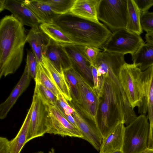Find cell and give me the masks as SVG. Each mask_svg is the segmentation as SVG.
<instances>
[{"instance_id": "obj_18", "label": "cell", "mask_w": 153, "mask_h": 153, "mask_svg": "<svg viewBox=\"0 0 153 153\" xmlns=\"http://www.w3.org/2000/svg\"><path fill=\"white\" fill-rule=\"evenodd\" d=\"M100 0H75L69 13L78 17L97 22Z\"/></svg>"}, {"instance_id": "obj_35", "label": "cell", "mask_w": 153, "mask_h": 153, "mask_svg": "<svg viewBox=\"0 0 153 153\" xmlns=\"http://www.w3.org/2000/svg\"><path fill=\"white\" fill-rule=\"evenodd\" d=\"M141 14L148 12L149 8L153 6V0H133Z\"/></svg>"}, {"instance_id": "obj_4", "label": "cell", "mask_w": 153, "mask_h": 153, "mask_svg": "<svg viewBox=\"0 0 153 153\" xmlns=\"http://www.w3.org/2000/svg\"><path fill=\"white\" fill-rule=\"evenodd\" d=\"M145 114L137 116L125 127L123 153H140L148 148L150 124Z\"/></svg>"}, {"instance_id": "obj_33", "label": "cell", "mask_w": 153, "mask_h": 153, "mask_svg": "<svg viewBox=\"0 0 153 153\" xmlns=\"http://www.w3.org/2000/svg\"><path fill=\"white\" fill-rule=\"evenodd\" d=\"M140 21L143 30L146 33L153 31V12L141 14Z\"/></svg>"}, {"instance_id": "obj_22", "label": "cell", "mask_w": 153, "mask_h": 153, "mask_svg": "<svg viewBox=\"0 0 153 153\" xmlns=\"http://www.w3.org/2000/svg\"><path fill=\"white\" fill-rule=\"evenodd\" d=\"M33 109L32 103L19 131L15 137L9 141L10 153H20L25 144L27 142Z\"/></svg>"}, {"instance_id": "obj_32", "label": "cell", "mask_w": 153, "mask_h": 153, "mask_svg": "<svg viewBox=\"0 0 153 153\" xmlns=\"http://www.w3.org/2000/svg\"><path fill=\"white\" fill-rule=\"evenodd\" d=\"M56 106L66 116L72 115L75 111L74 107L68 104V101L61 94H60L57 97Z\"/></svg>"}, {"instance_id": "obj_6", "label": "cell", "mask_w": 153, "mask_h": 153, "mask_svg": "<svg viewBox=\"0 0 153 153\" xmlns=\"http://www.w3.org/2000/svg\"><path fill=\"white\" fill-rule=\"evenodd\" d=\"M74 70L78 82L81 104L75 105L71 102L70 103L84 117L94 123L98 128V112L101 100L93 87L81 73L74 68Z\"/></svg>"}, {"instance_id": "obj_13", "label": "cell", "mask_w": 153, "mask_h": 153, "mask_svg": "<svg viewBox=\"0 0 153 153\" xmlns=\"http://www.w3.org/2000/svg\"><path fill=\"white\" fill-rule=\"evenodd\" d=\"M70 59L72 66L82 74L86 79L93 82L91 63L84 51V46L72 44L63 46Z\"/></svg>"}, {"instance_id": "obj_20", "label": "cell", "mask_w": 153, "mask_h": 153, "mask_svg": "<svg viewBox=\"0 0 153 153\" xmlns=\"http://www.w3.org/2000/svg\"><path fill=\"white\" fill-rule=\"evenodd\" d=\"M123 122L118 124L103 138L99 153H110L122 150L125 126Z\"/></svg>"}, {"instance_id": "obj_36", "label": "cell", "mask_w": 153, "mask_h": 153, "mask_svg": "<svg viewBox=\"0 0 153 153\" xmlns=\"http://www.w3.org/2000/svg\"><path fill=\"white\" fill-rule=\"evenodd\" d=\"M0 153H10L9 140L6 137H0Z\"/></svg>"}, {"instance_id": "obj_10", "label": "cell", "mask_w": 153, "mask_h": 153, "mask_svg": "<svg viewBox=\"0 0 153 153\" xmlns=\"http://www.w3.org/2000/svg\"><path fill=\"white\" fill-rule=\"evenodd\" d=\"M105 78L104 100L101 106V118L98 121V128L103 138L106 137L118 124H115L110 117L111 104H113V90L111 82L107 76Z\"/></svg>"}, {"instance_id": "obj_23", "label": "cell", "mask_w": 153, "mask_h": 153, "mask_svg": "<svg viewBox=\"0 0 153 153\" xmlns=\"http://www.w3.org/2000/svg\"><path fill=\"white\" fill-rule=\"evenodd\" d=\"M131 58L133 63L144 71L153 65V44L144 43L131 55Z\"/></svg>"}, {"instance_id": "obj_38", "label": "cell", "mask_w": 153, "mask_h": 153, "mask_svg": "<svg viewBox=\"0 0 153 153\" xmlns=\"http://www.w3.org/2000/svg\"><path fill=\"white\" fill-rule=\"evenodd\" d=\"M145 39L147 43L153 44V31L146 33Z\"/></svg>"}, {"instance_id": "obj_2", "label": "cell", "mask_w": 153, "mask_h": 153, "mask_svg": "<svg viewBox=\"0 0 153 153\" xmlns=\"http://www.w3.org/2000/svg\"><path fill=\"white\" fill-rule=\"evenodd\" d=\"M76 45L102 48L112 34L104 24L82 18L68 12L54 21Z\"/></svg>"}, {"instance_id": "obj_8", "label": "cell", "mask_w": 153, "mask_h": 153, "mask_svg": "<svg viewBox=\"0 0 153 153\" xmlns=\"http://www.w3.org/2000/svg\"><path fill=\"white\" fill-rule=\"evenodd\" d=\"M49 118L46 133L58 135L62 137L69 136L82 139L79 130L68 120L64 113L57 106H48Z\"/></svg>"}, {"instance_id": "obj_26", "label": "cell", "mask_w": 153, "mask_h": 153, "mask_svg": "<svg viewBox=\"0 0 153 153\" xmlns=\"http://www.w3.org/2000/svg\"><path fill=\"white\" fill-rule=\"evenodd\" d=\"M64 72L72 99L71 102L74 104L80 105L81 102L78 82L75 75L74 68L72 66L65 70Z\"/></svg>"}, {"instance_id": "obj_34", "label": "cell", "mask_w": 153, "mask_h": 153, "mask_svg": "<svg viewBox=\"0 0 153 153\" xmlns=\"http://www.w3.org/2000/svg\"><path fill=\"white\" fill-rule=\"evenodd\" d=\"M84 51L91 64L94 65L101 52L99 48L92 46L85 45L84 46Z\"/></svg>"}, {"instance_id": "obj_17", "label": "cell", "mask_w": 153, "mask_h": 153, "mask_svg": "<svg viewBox=\"0 0 153 153\" xmlns=\"http://www.w3.org/2000/svg\"><path fill=\"white\" fill-rule=\"evenodd\" d=\"M50 38L42 30L40 25L31 28L27 35V42L30 45L38 63H42Z\"/></svg>"}, {"instance_id": "obj_15", "label": "cell", "mask_w": 153, "mask_h": 153, "mask_svg": "<svg viewBox=\"0 0 153 153\" xmlns=\"http://www.w3.org/2000/svg\"><path fill=\"white\" fill-rule=\"evenodd\" d=\"M60 73L71 67L69 56L63 46L50 39L44 56Z\"/></svg>"}, {"instance_id": "obj_40", "label": "cell", "mask_w": 153, "mask_h": 153, "mask_svg": "<svg viewBox=\"0 0 153 153\" xmlns=\"http://www.w3.org/2000/svg\"><path fill=\"white\" fill-rule=\"evenodd\" d=\"M110 153H123V152L121 150H119Z\"/></svg>"}, {"instance_id": "obj_39", "label": "cell", "mask_w": 153, "mask_h": 153, "mask_svg": "<svg viewBox=\"0 0 153 153\" xmlns=\"http://www.w3.org/2000/svg\"><path fill=\"white\" fill-rule=\"evenodd\" d=\"M140 153H153V149L147 148Z\"/></svg>"}, {"instance_id": "obj_12", "label": "cell", "mask_w": 153, "mask_h": 153, "mask_svg": "<svg viewBox=\"0 0 153 153\" xmlns=\"http://www.w3.org/2000/svg\"><path fill=\"white\" fill-rule=\"evenodd\" d=\"M75 109L72 116L78 128L83 136L82 139L89 142L97 151H100L103 137L96 125L84 117L73 105Z\"/></svg>"}, {"instance_id": "obj_5", "label": "cell", "mask_w": 153, "mask_h": 153, "mask_svg": "<svg viewBox=\"0 0 153 153\" xmlns=\"http://www.w3.org/2000/svg\"><path fill=\"white\" fill-rule=\"evenodd\" d=\"M127 0H100L98 9L99 20L114 31L126 28L127 22Z\"/></svg>"}, {"instance_id": "obj_24", "label": "cell", "mask_w": 153, "mask_h": 153, "mask_svg": "<svg viewBox=\"0 0 153 153\" xmlns=\"http://www.w3.org/2000/svg\"><path fill=\"white\" fill-rule=\"evenodd\" d=\"M128 18L126 29L140 35L143 32L140 21L141 14L133 0H127Z\"/></svg>"}, {"instance_id": "obj_16", "label": "cell", "mask_w": 153, "mask_h": 153, "mask_svg": "<svg viewBox=\"0 0 153 153\" xmlns=\"http://www.w3.org/2000/svg\"><path fill=\"white\" fill-rule=\"evenodd\" d=\"M32 77L25 66L19 81L6 100L0 105V119H5L19 97L28 86Z\"/></svg>"}, {"instance_id": "obj_19", "label": "cell", "mask_w": 153, "mask_h": 153, "mask_svg": "<svg viewBox=\"0 0 153 153\" xmlns=\"http://www.w3.org/2000/svg\"><path fill=\"white\" fill-rule=\"evenodd\" d=\"M24 1L41 24L53 23L59 15L55 13L50 6L43 0H25Z\"/></svg>"}, {"instance_id": "obj_28", "label": "cell", "mask_w": 153, "mask_h": 153, "mask_svg": "<svg viewBox=\"0 0 153 153\" xmlns=\"http://www.w3.org/2000/svg\"><path fill=\"white\" fill-rule=\"evenodd\" d=\"M34 94L37 95L47 106H56L57 97L50 90L39 82H35Z\"/></svg>"}, {"instance_id": "obj_14", "label": "cell", "mask_w": 153, "mask_h": 153, "mask_svg": "<svg viewBox=\"0 0 153 153\" xmlns=\"http://www.w3.org/2000/svg\"><path fill=\"white\" fill-rule=\"evenodd\" d=\"M144 91L142 102L138 108V113L146 114L149 120V130L153 122V65L143 71Z\"/></svg>"}, {"instance_id": "obj_37", "label": "cell", "mask_w": 153, "mask_h": 153, "mask_svg": "<svg viewBox=\"0 0 153 153\" xmlns=\"http://www.w3.org/2000/svg\"><path fill=\"white\" fill-rule=\"evenodd\" d=\"M147 146L149 148L153 149V122L152 127L149 131Z\"/></svg>"}, {"instance_id": "obj_7", "label": "cell", "mask_w": 153, "mask_h": 153, "mask_svg": "<svg viewBox=\"0 0 153 153\" xmlns=\"http://www.w3.org/2000/svg\"><path fill=\"white\" fill-rule=\"evenodd\" d=\"M144 43L140 35L122 28L112 33L102 48L109 52L131 55Z\"/></svg>"}, {"instance_id": "obj_21", "label": "cell", "mask_w": 153, "mask_h": 153, "mask_svg": "<svg viewBox=\"0 0 153 153\" xmlns=\"http://www.w3.org/2000/svg\"><path fill=\"white\" fill-rule=\"evenodd\" d=\"M42 64L61 94L68 101H71L72 99L64 72H59L44 56L43 57Z\"/></svg>"}, {"instance_id": "obj_29", "label": "cell", "mask_w": 153, "mask_h": 153, "mask_svg": "<svg viewBox=\"0 0 153 153\" xmlns=\"http://www.w3.org/2000/svg\"><path fill=\"white\" fill-rule=\"evenodd\" d=\"M56 14L61 15L69 12L75 0H43Z\"/></svg>"}, {"instance_id": "obj_31", "label": "cell", "mask_w": 153, "mask_h": 153, "mask_svg": "<svg viewBox=\"0 0 153 153\" xmlns=\"http://www.w3.org/2000/svg\"><path fill=\"white\" fill-rule=\"evenodd\" d=\"M38 62L32 50L27 51L26 66L29 74L34 80L35 79L37 71Z\"/></svg>"}, {"instance_id": "obj_25", "label": "cell", "mask_w": 153, "mask_h": 153, "mask_svg": "<svg viewBox=\"0 0 153 153\" xmlns=\"http://www.w3.org/2000/svg\"><path fill=\"white\" fill-rule=\"evenodd\" d=\"M42 30L49 38L62 46L75 44L67 34L57 25L54 23L40 25Z\"/></svg>"}, {"instance_id": "obj_30", "label": "cell", "mask_w": 153, "mask_h": 153, "mask_svg": "<svg viewBox=\"0 0 153 153\" xmlns=\"http://www.w3.org/2000/svg\"><path fill=\"white\" fill-rule=\"evenodd\" d=\"M90 67L94 84L93 87L100 98L103 95L105 78L102 76L98 74L97 68L94 65L91 64Z\"/></svg>"}, {"instance_id": "obj_9", "label": "cell", "mask_w": 153, "mask_h": 153, "mask_svg": "<svg viewBox=\"0 0 153 153\" xmlns=\"http://www.w3.org/2000/svg\"><path fill=\"white\" fill-rule=\"evenodd\" d=\"M32 103L33 104V109L27 142L35 138L43 136L46 133L49 118L48 106L45 105L35 94H33Z\"/></svg>"}, {"instance_id": "obj_11", "label": "cell", "mask_w": 153, "mask_h": 153, "mask_svg": "<svg viewBox=\"0 0 153 153\" xmlns=\"http://www.w3.org/2000/svg\"><path fill=\"white\" fill-rule=\"evenodd\" d=\"M7 10L24 26L31 27L41 23L32 11L25 4L24 0H0V11Z\"/></svg>"}, {"instance_id": "obj_1", "label": "cell", "mask_w": 153, "mask_h": 153, "mask_svg": "<svg viewBox=\"0 0 153 153\" xmlns=\"http://www.w3.org/2000/svg\"><path fill=\"white\" fill-rule=\"evenodd\" d=\"M27 35L24 25L12 14L0 22V78L14 74L23 59Z\"/></svg>"}, {"instance_id": "obj_3", "label": "cell", "mask_w": 153, "mask_h": 153, "mask_svg": "<svg viewBox=\"0 0 153 153\" xmlns=\"http://www.w3.org/2000/svg\"><path fill=\"white\" fill-rule=\"evenodd\" d=\"M118 79L129 102L133 108L139 107L143 95V74L137 66L126 62L120 69Z\"/></svg>"}, {"instance_id": "obj_27", "label": "cell", "mask_w": 153, "mask_h": 153, "mask_svg": "<svg viewBox=\"0 0 153 153\" xmlns=\"http://www.w3.org/2000/svg\"><path fill=\"white\" fill-rule=\"evenodd\" d=\"M35 82L40 83L50 90L57 97L61 94L42 64L38 63Z\"/></svg>"}]
</instances>
